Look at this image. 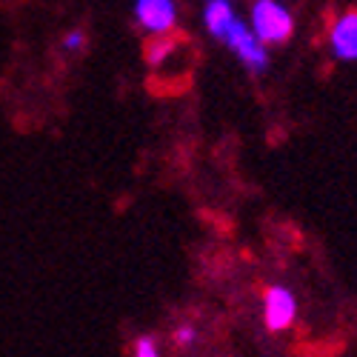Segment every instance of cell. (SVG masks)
<instances>
[{
  "instance_id": "1",
  "label": "cell",
  "mask_w": 357,
  "mask_h": 357,
  "mask_svg": "<svg viewBox=\"0 0 357 357\" xmlns=\"http://www.w3.org/2000/svg\"><path fill=\"white\" fill-rule=\"evenodd\" d=\"M252 32L263 46L286 43L294 32V17L280 0H255L252 6Z\"/></svg>"
},
{
  "instance_id": "2",
  "label": "cell",
  "mask_w": 357,
  "mask_h": 357,
  "mask_svg": "<svg viewBox=\"0 0 357 357\" xmlns=\"http://www.w3.org/2000/svg\"><path fill=\"white\" fill-rule=\"evenodd\" d=\"M237 57H241V63L252 72V75H263L266 69H269V52H266V46L257 40V35L252 32V26H246L241 17L234 20V26L229 29V35L223 40Z\"/></svg>"
},
{
  "instance_id": "3",
  "label": "cell",
  "mask_w": 357,
  "mask_h": 357,
  "mask_svg": "<svg viewBox=\"0 0 357 357\" xmlns=\"http://www.w3.org/2000/svg\"><path fill=\"white\" fill-rule=\"evenodd\" d=\"M135 20L149 35H169L177 26L174 0H135Z\"/></svg>"
},
{
  "instance_id": "4",
  "label": "cell",
  "mask_w": 357,
  "mask_h": 357,
  "mask_svg": "<svg viewBox=\"0 0 357 357\" xmlns=\"http://www.w3.org/2000/svg\"><path fill=\"white\" fill-rule=\"evenodd\" d=\"M297 317V301L286 286H269L263 294V320L269 332H286Z\"/></svg>"
},
{
  "instance_id": "5",
  "label": "cell",
  "mask_w": 357,
  "mask_h": 357,
  "mask_svg": "<svg viewBox=\"0 0 357 357\" xmlns=\"http://www.w3.org/2000/svg\"><path fill=\"white\" fill-rule=\"evenodd\" d=\"M329 46L340 61H357V9L343 12L329 29Z\"/></svg>"
},
{
  "instance_id": "6",
  "label": "cell",
  "mask_w": 357,
  "mask_h": 357,
  "mask_svg": "<svg viewBox=\"0 0 357 357\" xmlns=\"http://www.w3.org/2000/svg\"><path fill=\"white\" fill-rule=\"evenodd\" d=\"M234 20H237V15H234L231 0H209L206 9H203L206 29H209V35L215 40H220V43L226 40V35H229V29L234 26Z\"/></svg>"
},
{
  "instance_id": "7",
  "label": "cell",
  "mask_w": 357,
  "mask_h": 357,
  "mask_svg": "<svg viewBox=\"0 0 357 357\" xmlns=\"http://www.w3.org/2000/svg\"><path fill=\"white\" fill-rule=\"evenodd\" d=\"M132 357H160V346L152 335H137L132 343Z\"/></svg>"
},
{
  "instance_id": "8",
  "label": "cell",
  "mask_w": 357,
  "mask_h": 357,
  "mask_svg": "<svg viewBox=\"0 0 357 357\" xmlns=\"http://www.w3.org/2000/svg\"><path fill=\"white\" fill-rule=\"evenodd\" d=\"M83 49H86V35L80 32V29L69 32V35L63 38V43H61V52H63V54H80Z\"/></svg>"
},
{
  "instance_id": "9",
  "label": "cell",
  "mask_w": 357,
  "mask_h": 357,
  "mask_svg": "<svg viewBox=\"0 0 357 357\" xmlns=\"http://www.w3.org/2000/svg\"><path fill=\"white\" fill-rule=\"evenodd\" d=\"M174 343L177 346H183V349H192L197 343V332H195V326H177V332H174Z\"/></svg>"
}]
</instances>
